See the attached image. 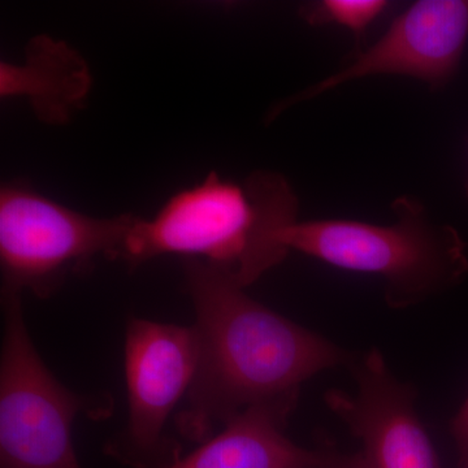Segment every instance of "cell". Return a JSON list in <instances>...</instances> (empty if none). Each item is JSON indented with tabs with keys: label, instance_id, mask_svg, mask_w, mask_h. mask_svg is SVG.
<instances>
[{
	"label": "cell",
	"instance_id": "obj_4",
	"mask_svg": "<svg viewBox=\"0 0 468 468\" xmlns=\"http://www.w3.org/2000/svg\"><path fill=\"white\" fill-rule=\"evenodd\" d=\"M0 468H82L73 426L84 415L104 420L110 393H77L52 374L27 328L23 295L2 297Z\"/></svg>",
	"mask_w": 468,
	"mask_h": 468
},
{
	"label": "cell",
	"instance_id": "obj_9",
	"mask_svg": "<svg viewBox=\"0 0 468 468\" xmlns=\"http://www.w3.org/2000/svg\"><path fill=\"white\" fill-rule=\"evenodd\" d=\"M297 401L243 410L207 441L169 468H318L320 448H302L285 435Z\"/></svg>",
	"mask_w": 468,
	"mask_h": 468
},
{
	"label": "cell",
	"instance_id": "obj_7",
	"mask_svg": "<svg viewBox=\"0 0 468 468\" xmlns=\"http://www.w3.org/2000/svg\"><path fill=\"white\" fill-rule=\"evenodd\" d=\"M468 41V0H419L394 18L381 38L343 69L282 101L268 120L282 111L369 76H406L437 90L460 68Z\"/></svg>",
	"mask_w": 468,
	"mask_h": 468
},
{
	"label": "cell",
	"instance_id": "obj_8",
	"mask_svg": "<svg viewBox=\"0 0 468 468\" xmlns=\"http://www.w3.org/2000/svg\"><path fill=\"white\" fill-rule=\"evenodd\" d=\"M356 392L331 389L326 408L363 443L366 468H441L418 417L414 385L399 380L378 349L354 353L346 366Z\"/></svg>",
	"mask_w": 468,
	"mask_h": 468
},
{
	"label": "cell",
	"instance_id": "obj_13",
	"mask_svg": "<svg viewBox=\"0 0 468 468\" xmlns=\"http://www.w3.org/2000/svg\"><path fill=\"white\" fill-rule=\"evenodd\" d=\"M319 448L322 451V463L318 468H366L360 452L345 454L338 452L328 440L320 441Z\"/></svg>",
	"mask_w": 468,
	"mask_h": 468
},
{
	"label": "cell",
	"instance_id": "obj_5",
	"mask_svg": "<svg viewBox=\"0 0 468 468\" xmlns=\"http://www.w3.org/2000/svg\"><path fill=\"white\" fill-rule=\"evenodd\" d=\"M135 218H92L46 198L27 184L3 185L2 297L27 292L48 300L68 276L89 272L97 258L122 261Z\"/></svg>",
	"mask_w": 468,
	"mask_h": 468
},
{
	"label": "cell",
	"instance_id": "obj_6",
	"mask_svg": "<svg viewBox=\"0 0 468 468\" xmlns=\"http://www.w3.org/2000/svg\"><path fill=\"white\" fill-rule=\"evenodd\" d=\"M198 362L194 326L131 318L125 329L124 366L128 418L104 452L131 468H169L181 443L167 424L189 392Z\"/></svg>",
	"mask_w": 468,
	"mask_h": 468
},
{
	"label": "cell",
	"instance_id": "obj_3",
	"mask_svg": "<svg viewBox=\"0 0 468 468\" xmlns=\"http://www.w3.org/2000/svg\"><path fill=\"white\" fill-rule=\"evenodd\" d=\"M392 226L356 220L294 221L282 245L354 272L383 277L392 309L417 306L461 282L468 272L466 242L451 226L435 223L423 203L394 199Z\"/></svg>",
	"mask_w": 468,
	"mask_h": 468
},
{
	"label": "cell",
	"instance_id": "obj_2",
	"mask_svg": "<svg viewBox=\"0 0 468 468\" xmlns=\"http://www.w3.org/2000/svg\"><path fill=\"white\" fill-rule=\"evenodd\" d=\"M298 207L291 184L277 172H254L243 185L211 172L171 197L151 220L135 218L122 261L134 267L183 255L223 268L246 289L288 257L280 236L298 220Z\"/></svg>",
	"mask_w": 468,
	"mask_h": 468
},
{
	"label": "cell",
	"instance_id": "obj_10",
	"mask_svg": "<svg viewBox=\"0 0 468 468\" xmlns=\"http://www.w3.org/2000/svg\"><path fill=\"white\" fill-rule=\"evenodd\" d=\"M90 68L79 51L50 36H37L20 64H0L3 98H26L38 120L66 124L91 90Z\"/></svg>",
	"mask_w": 468,
	"mask_h": 468
},
{
	"label": "cell",
	"instance_id": "obj_1",
	"mask_svg": "<svg viewBox=\"0 0 468 468\" xmlns=\"http://www.w3.org/2000/svg\"><path fill=\"white\" fill-rule=\"evenodd\" d=\"M184 273L198 362L175 424L189 441H207L251 406L300 401L302 385L353 356L252 300L223 268L187 258Z\"/></svg>",
	"mask_w": 468,
	"mask_h": 468
},
{
	"label": "cell",
	"instance_id": "obj_11",
	"mask_svg": "<svg viewBox=\"0 0 468 468\" xmlns=\"http://www.w3.org/2000/svg\"><path fill=\"white\" fill-rule=\"evenodd\" d=\"M385 0H322L301 8V17L310 26L335 24L362 37L387 9Z\"/></svg>",
	"mask_w": 468,
	"mask_h": 468
},
{
	"label": "cell",
	"instance_id": "obj_12",
	"mask_svg": "<svg viewBox=\"0 0 468 468\" xmlns=\"http://www.w3.org/2000/svg\"><path fill=\"white\" fill-rule=\"evenodd\" d=\"M451 435L458 452V466L468 468V397L451 421Z\"/></svg>",
	"mask_w": 468,
	"mask_h": 468
}]
</instances>
